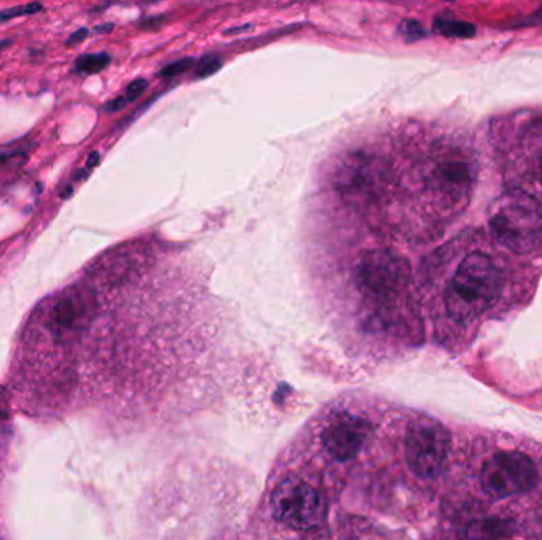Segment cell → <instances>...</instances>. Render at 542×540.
<instances>
[{
	"instance_id": "cell-1",
	"label": "cell",
	"mask_w": 542,
	"mask_h": 540,
	"mask_svg": "<svg viewBox=\"0 0 542 540\" xmlns=\"http://www.w3.org/2000/svg\"><path fill=\"white\" fill-rule=\"evenodd\" d=\"M503 289V274L484 252L466 255L456 268L444 293V304L450 317L466 321L482 315L498 301Z\"/></svg>"
},
{
	"instance_id": "cell-2",
	"label": "cell",
	"mask_w": 542,
	"mask_h": 540,
	"mask_svg": "<svg viewBox=\"0 0 542 540\" xmlns=\"http://www.w3.org/2000/svg\"><path fill=\"white\" fill-rule=\"evenodd\" d=\"M495 238L516 254H532L542 244V214L538 203L523 192L498 200L490 216Z\"/></svg>"
},
{
	"instance_id": "cell-3",
	"label": "cell",
	"mask_w": 542,
	"mask_h": 540,
	"mask_svg": "<svg viewBox=\"0 0 542 540\" xmlns=\"http://www.w3.org/2000/svg\"><path fill=\"white\" fill-rule=\"evenodd\" d=\"M271 509L281 525L296 531L322 526L327 516V502L316 488L305 480L290 477L281 482L271 495Z\"/></svg>"
},
{
	"instance_id": "cell-4",
	"label": "cell",
	"mask_w": 542,
	"mask_h": 540,
	"mask_svg": "<svg viewBox=\"0 0 542 540\" xmlns=\"http://www.w3.org/2000/svg\"><path fill=\"white\" fill-rule=\"evenodd\" d=\"M450 452V434L435 420H419L409 424L404 439L406 461L422 479H433L443 472Z\"/></svg>"
},
{
	"instance_id": "cell-5",
	"label": "cell",
	"mask_w": 542,
	"mask_h": 540,
	"mask_svg": "<svg viewBox=\"0 0 542 540\" xmlns=\"http://www.w3.org/2000/svg\"><path fill=\"white\" fill-rule=\"evenodd\" d=\"M481 482L493 498L527 493L538 485L539 472L532 458L520 452H498L484 463Z\"/></svg>"
},
{
	"instance_id": "cell-6",
	"label": "cell",
	"mask_w": 542,
	"mask_h": 540,
	"mask_svg": "<svg viewBox=\"0 0 542 540\" xmlns=\"http://www.w3.org/2000/svg\"><path fill=\"white\" fill-rule=\"evenodd\" d=\"M406 263L385 251H373L362 257L356 268V280L362 290L374 296H387L406 283Z\"/></svg>"
},
{
	"instance_id": "cell-7",
	"label": "cell",
	"mask_w": 542,
	"mask_h": 540,
	"mask_svg": "<svg viewBox=\"0 0 542 540\" xmlns=\"http://www.w3.org/2000/svg\"><path fill=\"white\" fill-rule=\"evenodd\" d=\"M373 428L362 417L341 413L327 424L322 433L324 447L336 459H349L356 456L367 444Z\"/></svg>"
},
{
	"instance_id": "cell-8",
	"label": "cell",
	"mask_w": 542,
	"mask_h": 540,
	"mask_svg": "<svg viewBox=\"0 0 542 540\" xmlns=\"http://www.w3.org/2000/svg\"><path fill=\"white\" fill-rule=\"evenodd\" d=\"M431 184L436 191L449 200L459 202L470 192L472 184L471 166L465 160L450 159L441 162L431 176Z\"/></svg>"
},
{
	"instance_id": "cell-9",
	"label": "cell",
	"mask_w": 542,
	"mask_h": 540,
	"mask_svg": "<svg viewBox=\"0 0 542 540\" xmlns=\"http://www.w3.org/2000/svg\"><path fill=\"white\" fill-rule=\"evenodd\" d=\"M379 166L374 160L363 156H353L349 164H344L338 177L341 192L347 198H358L362 195H368L374 187L376 173Z\"/></svg>"
},
{
	"instance_id": "cell-10",
	"label": "cell",
	"mask_w": 542,
	"mask_h": 540,
	"mask_svg": "<svg viewBox=\"0 0 542 540\" xmlns=\"http://www.w3.org/2000/svg\"><path fill=\"white\" fill-rule=\"evenodd\" d=\"M433 29H435V32H438L439 35L455 37V38H471L476 33V27L470 24V22L452 21L444 18L435 19V22H433Z\"/></svg>"
},
{
	"instance_id": "cell-11",
	"label": "cell",
	"mask_w": 542,
	"mask_h": 540,
	"mask_svg": "<svg viewBox=\"0 0 542 540\" xmlns=\"http://www.w3.org/2000/svg\"><path fill=\"white\" fill-rule=\"evenodd\" d=\"M111 57L106 53H97V54H83L79 56L75 62V70L78 73H99L110 64Z\"/></svg>"
},
{
	"instance_id": "cell-12",
	"label": "cell",
	"mask_w": 542,
	"mask_h": 540,
	"mask_svg": "<svg viewBox=\"0 0 542 540\" xmlns=\"http://www.w3.org/2000/svg\"><path fill=\"white\" fill-rule=\"evenodd\" d=\"M38 11H42V5L37 2L32 3H26V5H19V7H13V8H7L0 11V22L8 21V19H15V18H21V16H29V15H35Z\"/></svg>"
},
{
	"instance_id": "cell-13",
	"label": "cell",
	"mask_w": 542,
	"mask_h": 540,
	"mask_svg": "<svg viewBox=\"0 0 542 540\" xmlns=\"http://www.w3.org/2000/svg\"><path fill=\"white\" fill-rule=\"evenodd\" d=\"M222 67V62L218 56H207L198 62L196 67V78H207L214 74Z\"/></svg>"
},
{
	"instance_id": "cell-14",
	"label": "cell",
	"mask_w": 542,
	"mask_h": 540,
	"mask_svg": "<svg viewBox=\"0 0 542 540\" xmlns=\"http://www.w3.org/2000/svg\"><path fill=\"white\" fill-rule=\"evenodd\" d=\"M146 88H148V81H146V79H143V78H138V79H135V81L130 83L127 86V89H125L124 94L121 95L122 100L125 102V105H129V103H132V102H135L136 99H138V97L143 94V92L146 90Z\"/></svg>"
},
{
	"instance_id": "cell-15",
	"label": "cell",
	"mask_w": 542,
	"mask_h": 540,
	"mask_svg": "<svg viewBox=\"0 0 542 540\" xmlns=\"http://www.w3.org/2000/svg\"><path fill=\"white\" fill-rule=\"evenodd\" d=\"M399 31H401L403 37H406L408 40H419L425 35V29L417 21L413 19H406L401 22L399 26Z\"/></svg>"
},
{
	"instance_id": "cell-16",
	"label": "cell",
	"mask_w": 542,
	"mask_h": 540,
	"mask_svg": "<svg viewBox=\"0 0 542 540\" xmlns=\"http://www.w3.org/2000/svg\"><path fill=\"white\" fill-rule=\"evenodd\" d=\"M192 64H193L192 59H182L178 62H173V64H170L164 68V70L161 72V77L162 78H175V77H178L180 73H184Z\"/></svg>"
},
{
	"instance_id": "cell-17",
	"label": "cell",
	"mask_w": 542,
	"mask_h": 540,
	"mask_svg": "<svg viewBox=\"0 0 542 540\" xmlns=\"http://www.w3.org/2000/svg\"><path fill=\"white\" fill-rule=\"evenodd\" d=\"M26 162V157L22 156V152H7V154H0V170L3 168H10L13 166L11 164H15L16 166H19Z\"/></svg>"
},
{
	"instance_id": "cell-18",
	"label": "cell",
	"mask_w": 542,
	"mask_h": 540,
	"mask_svg": "<svg viewBox=\"0 0 542 540\" xmlns=\"http://www.w3.org/2000/svg\"><path fill=\"white\" fill-rule=\"evenodd\" d=\"M88 33H89V31H88V29H86V27L78 29V31H77L75 33H72V35L68 37V40L65 42V45H67V46H73V45L81 43L83 40H84L86 37H88Z\"/></svg>"
},
{
	"instance_id": "cell-19",
	"label": "cell",
	"mask_w": 542,
	"mask_h": 540,
	"mask_svg": "<svg viewBox=\"0 0 542 540\" xmlns=\"http://www.w3.org/2000/svg\"><path fill=\"white\" fill-rule=\"evenodd\" d=\"M99 159H100L99 152H93V154H90L89 159H88V164H86V170L94 168V166L97 165V162H99Z\"/></svg>"
},
{
	"instance_id": "cell-20",
	"label": "cell",
	"mask_w": 542,
	"mask_h": 540,
	"mask_svg": "<svg viewBox=\"0 0 542 540\" xmlns=\"http://www.w3.org/2000/svg\"><path fill=\"white\" fill-rule=\"evenodd\" d=\"M94 31L97 33H106V32H111L113 31V24H104V26H97Z\"/></svg>"
},
{
	"instance_id": "cell-21",
	"label": "cell",
	"mask_w": 542,
	"mask_h": 540,
	"mask_svg": "<svg viewBox=\"0 0 542 540\" xmlns=\"http://www.w3.org/2000/svg\"><path fill=\"white\" fill-rule=\"evenodd\" d=\"M248 29H250V26H243V27H235V29H228V31L225 33H238V32H243V31H248Z\"/></svg>"
},
{
	"instance_id": "cell-22",
	"label": "cell",
	"mask_w": 542,
	"mask_h": 540,
	"mask_svg": "<svg viewBox=\"0 0 542 540\" xmlns=\"http://www.w3.org/2000/svg\"><path fill=\"white\" fill-rule=\"evenodd\" d=\"M10 43H11V40H10V38H5V40H2V42H0V49L5 48V46H8Z\"/></svg>"
},
{
	"instance_id": "cell-23",
	"label": "cell",
	"mask_w": 542,
	"mask_h": 540,
	"mask_svg": "<svg viewBox=\"0 0 542 540\" xmlns=\"http://www.w3.org/2000/svg\"><path fill=\"white\" fill-rule=\"evenodd\" d=\"M541 180H542V159H541Z\"/></svg>"
}]
</instances>
